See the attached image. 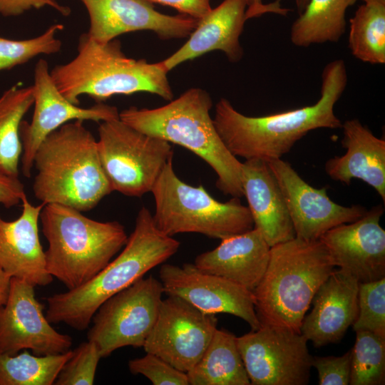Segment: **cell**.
I'll list each match as a JSON object with an SVG mask.
<instances>
[{"mask_svg": "<svg viewBox=\"0 0 385 385\" xmlns=\"http://www.w3.org/2000/svg\"><path fill=\"white\" fill-rule=\"evenodd\" d=\"M342 59L327 63L322 71L320 98L313 105L263 116H247L222 98L213 119L222 141L235 157L266 162L282 158L309 132L318 128H341L334 106L347 85Z\"/></svg>", "mask_w": 385, "mask_h": 385, "instance_id": "cell-1", "label": "cell"}, {"mask_svg": "<svg viewBox=\"0 0 385 385\" xmlns=\"http://www.w3.org/2000/svg\"><path fill=\"white\" fill-rule=\"evenodd\" d=\"M180 242L160 231L150 210L142 207L135 227L120 253L83 285L46 298V317L51 324L65 323L86 329L98 307L150 270L165 262L179 249Z\"/></svg>", "mask_w": 385, "mask_h": 385, "instance_id": "cell-2", "label": "cell"}, {"mask_svg": "<svg viewBox=\"0 0 385 385\" xmlns=\"http://www.w3.org/2000/svg\"><path fill=\"white\" fill-rule=\"evenodd\" d=\"M212 101L200 88H191L160 107L131 106L119 118L132 128L184 147L205 160L217 176V188L226 195L242 197V163L226 148L210 116Z\"/></svg>", "mask_w": 385, "mask_h": 385, "instance_id": "cell-3", "label": "cell"}, {"mask_svg": "<svg viewBox=\"0 0 385 385\" xmlns=\"http://www.w3.org/2000/svg\"><path fill=\"white\" fill-rule=\"evenodd\" d=\"M82 120L68 122L39 145L34 194L43 204L91 210L113 192L102 167L97 140Z\"/></svg>", "mask_w": 385, "mask_h": 385, "instance_id": "cell-4", "label": "cell"}, {"mask_svg": "<svg viewBox=\"0 0 385 385\" xmlns=\"http://www.w3.org/2000/svg\"><path fill=\"white\" fill-rule=\"evenodd\" d=\"M77 51L71 61L50 71L59 91L73 104L79 105L82 95L97 103L115 95L138 92L155 94L166 101L173 98L168 72L162 62L149 63L126 56L120 41L115 38L98 43L87 33L83 34Z\"/></svg>", "mask_w": 385, "mask_h": 385, "instance_id": "cell-5", "label": "cell"}, {"mask_svg": "<svg viewBox=\"0 0 385 385\" xmlns=\"http://www.w3.org/2000/svg\"><path fill=\"white\" fill-rule=\"evenodd\" d=\"M334 267L319 240L295 237L271 247L267 269L252 291L260 325L300 333L315 293Z\"/></svg>", "mask_w": 385, "mask_h": 385, "instance_id": "cell-6", "label": "cell"}, {"mask_svg": "<svg viewBox=\"0 0 385 385\" xmlns=\"http://www.w3.org/2000/svg\"><path fill=\"white\" fill-rule=\"evenodd\" d=\"M61 204H45L39 220L48 242L47 272L68 290L93 278L125 246L128 235L118 221L100 222Z\"/></svg>", "mask_w": 385, "mask_h": 385, "instance_id": "cell-7", "label": "cell"}, {"mask_svg": "<svg viewBox=\"0 0 385 385\" xmlns=\"http://www.w3.org/2000/svg\"><path fill=\"white\" fill-rule=\"evenodd\" d=\"M151 192L155 203V224L168 236L192 232L222 240L254 228L251 213L240 198L221 202L203 186L185 183L176 175L173 158L163 168Z\"/></svg>", "mask_w": 385, "mask_h": 385, "instance_id": "cell-8", "label": "cell"}, {"mask_svg": "<svg viewBox=\"0 0 385 385\" xmlns=\"http://www.w3.org/2000/svg\"><path fill=\"white\" fill-rule=\"evenodd\" d=\"M98 133L100 160L113 191L138 197L151 192L173 158L170 143L143 133L120 118L101 122Z\"/></svg>", "mask_w": 385, "mask_h": 385, "instance_id": "cell-9", "label": "cell"}, {"mask_svg": "<svg viewBox=\"0 0 385 385\" xmlns=\"http://www.w3.org/2000/svg\"><path fill=\"white\" fill-rule=\"evenodd\" d=\"M163 294L161 282L150 275L138 279L98 307L87 339L97 346L101 358L124 346H143L155 323Z\"/></svg>", "mask_w": 385, "mask_h": 385, "instance_id": "cell-10", "label": "cell"}, {"mask_svg": "<svg viewBox=\"0 0 385 385\" xmlns=\"http://www.w3.org/2000/svg\"><path fill=\"white\" fill-rule=\"evenodd\" d=\"M301 333L260 325L237 337V344L252 385H306L312 356Z\"/></svg>", "mask_w": 385, "mask_h": 385, "instance_id": "cell-11", "label": "cell"}, {"mask_svg": "<svg viewBox=\"0 0 385 385\" xmlns=\"http://www.w3.org/2000/svg\"><path fill=\"white\" fill-rule=\"evenodd\" d=\"M167 296L160 302L155 323L143 348L187 373L209 345L217 319L180 297Z\"/></svg>", "mask_w": 385, "mask_h": 385, "instance_id": "cell-12", "label": "cell"}, {"mask_svg": "<svg viewBox=\"0 0 385 385\" xmlns=\"http://www.w3.org/2000/svg\"><path fill=\"white\" fill-rule=\"evenodd\" d=\"M34 110L31 122L22 120L19 134L22 143L21 171L29 178L34 158L41 143L53 131L72 120L103 122L119 118L115 106L102 103L82 108L67 100L53 83L48 62L39 59L34 68Z\"/></svg>", "mask_w": 385, "mask_h": 385, "instance_id": "cell-13", "label": "cell"}, {"mask_svg": "<svg viewBox=\"0 0 385 385\" xmlns=\"http://www.w3.org/2000/svg\"><path fill=\"white\" fill-rule=\"evenodd\" d=\"M34 287L24 279L11 278L8 299L0 305V353L14 355L31 349L43 356L70 350L72 338L52 327Z\"/></svg>", "mask_w": 385, "mask_h": 385, "instance_id": "cell-14", "label": "cell"}, {"mask_svg": "<svg viewBox=\"0 0 385 385\" xmlns=\"http://www.w3.org/2000/svg\"><path fill=\"white\" fill-rule=\"evenodd\" d=\"M267 163L282 192L297 238L318 240L330 229L354 222L366 211L360 205L346 207L334 202L327 187L311 186L282 158Z\"/></svg>", "mask_w": 385, "mask_h": 385, "instance_id": "cell-15", "label": "cell"}, {"mask_svg": "<svg viewBox=\"0 0 385 385\" xmlns=\"http://www.w3.org/2000/svg\"><path fill=\"white\" fill-rule=\"evenodd\" d=\"M163 292L180 297L200 311L230 314L257 329L260 323L252 291L223 277L202 272L194 264H164L159 270Z\"/></svg>", "mask_w": 385, "mask_h": 385, "instance_id": "cell-16", "label": "cell"}, {"mask_svg": "<svg viewBox=\"0 0 385 385\" xmlns=\"http://www.w3.org/2000/svg\"><path fill=\"white\" fill-rule=\"evenodd\" d=\"M90 19L87 34L106 43L130 32L148 30L167 40L188 37L198 20L184 14L168 15L156 11L146 0H79Z\"/></svg>", "mask_w": 385, "mask_h": 385, "instance_id": "cell-17", "label": "cell"}, {"mask_svg": "<svg viewBox=\"0 0 385 385\" xmlns=\"http://www.w3.org/2000/svg\"><path fill=\"white\" fill-rule=\"evenodd\" d=\"M382 205L372 207L358 220L337 225L320 237L334 266L359 283L385 277V231L379 222Z\"/></svg>", "mask_w": 385, "mask_h": 385, "instance_id": "cell-18", "label": "cell"}, {"mask_svg": "<svg viewBox=\"0 0 385 385\" xmlns=\"http://www.w3.org/2000/svg\"><path fill=\"white\" fill-rule=\"evenodd\" d=\"M359 282L349 273L333 270L315 293L313 308L304 316L300 333L316 348L337 343L358 314Z\"/></svg>", "mask_w": 385, "mask_h": 385, "instance_id": "cell-19", "label": "cell"}, {"mask_svg": "<svg viewBox=\"0 0 385 385\" xmlns=\"http://www.w3.org/2000/svg\"><path fill=\"white\" fill-rule=\"evenodd\" d=\"M22 212L16 220L6 221L0 215V267L11 277L31 285L44 287L53 277L46 269L45 254L38 234V220L44 205H32L26 196Z\"/></svg>", "mask_w": 385, "mask_h": 385, "instance_id": "cell-20", "label": "cell"}, {"mask_svg": "<svg viewBox=\"0 0 385 385\" xmlns=\"http://www.w3.org/2000/svg\"><path fill=\"white\" fill-rule=\"evenodd\" d=\"M247 0H223L198 20L187 41L161 62L168 72L212 51H222L231 62L243 56L240 37L247 21Z\"/></svg>", "mask_w": 385, "mask_h": 385, "instance_id": "cell-21", "label": "cell"}, {"mask_svg": "<svg viewBox=\"0 0 385 385\" xmlns=\"http://www.w3.org/2000/svg\"><path fill=\"white\" fill-rule=\"evenodd\" d=\"M242 186L254 227L270 247L296 237L282 192L266 161L242 163Z\"/></svg>", "mask_w": 385, "mask_h": 385, "instance_id": "cell-22", "label": "cell"}, {"mask_svg": "<svg viewBox=\"0 0 385 385\" xmlns=\"http://www.w3.org/2000/svg\"><path fill=\"white\" fill-rule=\"evenodd\" d=\"M270 247L260 231L254 227L221 240L215 249L197 255L194 265L202 272L223 277L252 292L267 269Z\"/></svg>", "mask_w": 385, "mask_h": 385, "instance_id": "cell-23", "label": "cell"}, {"mask_svg": "<svg viewBox=\"0 0 385 385\" xmlns=\"http://www.w3.org/2000/svg\"><path fill=\"white\" fill-rule=\"evenodd\" d=\"M344 155L329 158L327 174L334 180L349 185L359 179L372 187L385 202V140L379 138L359 120L342 123Z\"/></svg>", "mask_w": 385, "mask_h": 385, "instance_id": "cell-24", "label": "cell"}, {"mask_svg": "<svg viewBox=\"0 0 385 385\" xmlns=\"http://www.w3.org/2000/svg\"><path fill=\"white\" fill-rule=\"evenodd\" d=\"M190 385H250L237 337L217 329L199 361L187 372Z\"/></svg>", "mask_w": 385, "mask_h": 385, "instance_id": "cell-25", "label": "cell"}, {"mask_svg": "<svg viewBox=\"0 0 385 385\" xmlns=\"http://www.w3.org/2000/svg\"><path fill=\"white\" fill-rule=\"evenodd\" d=\"M357 0H309L293 22L290 40L299 47L336 43L346 31V9Z\"/></svg>", "mask_w": 385, "mask_h": 385, "instance_id": "cell-26", "label": "cell"}, {"mask_svg": "<svg viewBox=\"0 0 385 385\" xmlns=\"http://www.w3.org/2000/svg\"><path fill=\"white\" fill-rule=\"evenodd\" d=\"M34 102L33 86H13L0 96V174L19 178L21 122Z\"/></svg>", "mask_w": 385, "mask_h": 385, "instance_id": "cell-27", "label": "cell"}, {"mask_svg": "<svg viewBox=\"0 0 385 385\" xmlns=\"http://www.w3.org/2000/svg\"><path fill=\"white\" fill-rule=\"evenodd\" d=\"M349 20L348 47L356 59L371 64L385 63V0H360Z\"/></svg>", "mask_w": 385, "mask_h": 385, "instance_id": "cell-28", "label": "cell"}, {"mask_svg": "<svg viewBox=\"0 0 385 385\" xmlns=\"http://www.w3.org/2000/svg\"><path fill=\"white\" fill-rule=\"evenodd\" d=\"M72 350L51 355L0 353V385H52Z\"/></svg>", "mask_w": 385, "mask_h": 385, "instance_id": "cell-29", "label": "cell"}, {"mask_svg": "<svg viewBox=\"0 0 385 385\" xmlns=\"http://www.w3.org/2000/svg\"><path fill=\"white\" fill-rule=\"evenodd\" d=\"M385 384V338L366 331L356 332L351 349V385Z\"/></svg>", "mask_w": 385, "mask_h": 385, "instance_id": "cell-30", "label": "cell"}, {"mask_svg": "<svg viewBox=\"0 0 385 385\" xmlns=\"http://www.w3.org/2000/svg\"><path fill=\"white\" fill-rule=\"evenodd\" d=\"M63 29V24H55L31 38L12 40L0 36V71L24 64L38 55L59 52L62 43L56 36Z\"/></svg>", "mask_w": 385, "mask_h": 385, "instance_id": "cell-31", "label": "cell"}, {"mask_svg": "<svg viewBox=\"0 0 385 385\" xmlns=\"http://www.w3.org/2000/svg\"><path fill=\"white\" fill-rule=\"evenodd\" d=\"M354 331H366L385 338V277L359 283L358 314Z\"/></svg>", "mask_w": 385, "mask_h": 385, "instance_id": "cell-32", "label": "cell"}, {"mask_svg": "<svg viewBox=\"0 0 385 385\" xmlns=\"http://www.w3.org/2000/svg\"><path fill=\"white\" fill-rule=\"evenodd\" d=\"M101 356L97 346L91 341L81 343L72 350V355L61 368L54 384L91 385Z\"/></svg>", "mask_w": 385, "mask_h": 385, "instance_id": "cell-33", "label": "cell"}, {"mask_svg": "<svg viewBox=\"0 0 385 385\" xmlns=\"http://www.w3.org/2000/svg\"><path fill=\"white\" fill-rule=\"evenodd\" d=\"M129 371L141 374L153 385H189L186 372L178 370L159 356L146 353L128 361Z\"/></svg>", "mask_w": 385, "mask_h": 385, "instance_id": "cell-34", "label": "cell"}, {"mask_svg": "<svg viewBox=\"0 0 385 385\" xmlns=\"http://www.w3.org/2000/svg\"><path fill=\"white\" fill-rule=\"evenodd\" d=\"M351 349L340 356H313L312 366L318 373L319 385H349Z\"/></svg>", "mask_w": 385, "mask_h": 385, "instance_id": "cell-35", "label": "cell"}, {"mask_svg": "<svg viewBox=\"0 0 385 385\" xmlns=\"http://www.w3.org/2000/svg\"><path fill=\"white\" fill-rule=\"evenodd\" d=\"M51 7L63 16H68L71 10L56 0H0V14L4 16H16L35 9Z\"/></svg>", "mask_w": 385, "mask_h": 385, "instance_id": "cell-36", "label": "cell"}, {"mask_svg": "<svg viewBox=\"0 0 385 385\" xmlns=\"http://www.w3.org/2000/svg\"><path fill=\"white\" fill-rule=\"evenodd\" d=\"M152 4L157 3L170 6L180 14L199 20L212 9L210 0H146Z\"/></svg>", "mask_w": 385, "mask_h": 385, "instance_id": "cell-37", "label": "cell"}, {"mask_svg": "<svg viewBox=\"0 0 385 385\" xmlns=\"http://www.w3.org/2000/svg\"><path fill=\"white\" fill-rule=\"evenodd\" d=\"M24 186L19 178H11L0 174V204L10 208L26 197Z\"/></svg>", "mask_w": 385, "mask_h": 385, "instance_id": "cell-38", "label": "cell"}, {"mask_svg": "<svg viewBox=\"0 0 385 385\" xmlns=\"http://www.w3.org/2000/svg\"><path fill=\"white\" fill-rule=\"evenodd\" d=\"M281 0L264 4L262 0H247L246 19L259 17L267 13L286 16L289 11L281 6Z\"/></svg>", "mask_w": 385, "mask_h": 385, "instance_id": "cell-39", "label": "cell"}, {"mask_svg": "<svg viewBox=\"0 0 385 385\" xmlns=\"http://www.w3.org/2000/svg\"><path fill=\"white\" fill-rule=\"evenodd\" d=\"M11 278L0 267V305L4 304L8 299Z\"/></svg>", "mask_w": 385, "mask_h": 385, "instance_id": "cell-40", "label": "cell"}, {"mask_svg": "<svg viewBox=\"0 0 385 385\" xmlns=\"http://www.w3.org/2000/svg\"><path fill=\"white\" fill-rule=\"evenodd\" d=\"M309 0H295L296 6L299 14L304 9Z\"/></svg>", "mask_w": 385, "mask_h": 385, "instance_id": "cell-41", "label": "cell"}]
</instances>
